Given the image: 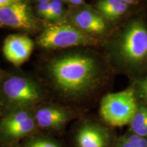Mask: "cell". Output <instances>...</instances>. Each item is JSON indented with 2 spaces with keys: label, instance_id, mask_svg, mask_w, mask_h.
Masks as SVG:
<instances>
[{
  "label": "cell",
  "instance_id": "cell-1",
  "mask_svg": "<svg viewBox=\"0 0 147 147\" xmlns=\"http://www.w3.org/2000/svg\"><path fill=\"white\" fill-rule=\"evenodd\" d=\"M53 83L63 94L76 97L91 89L96 67L93 59L83 55H68L53 60L49 65Z\"/></svg>",
  "mask_w": 147,
  "mask_h": 147
},
{
  "label": "cell",
  "instance_id": "cell-2",
  "mask_svg": "<svg viewBox=\"0 0 147 147\" xmlns=\"http://www.w3.org/2000/svg\"><path fill=\"white\" fill-rule=\"evenodd\" d=\"M135 90L132 88L105 95L101 101L100 113L103 120L111 126L129 125L138 108Z\"/></svg>",
  "mask_w": 147,
  "mask_h": 147
},
{
  "label": "cell",
  "instance_id": "cell-3",
  "mask_svg": "<svg viewBox=\"0 0 147 147\" xmlns=\"http://www.w3.org/2000/svg\"><path fill=\"white\" fill-rule=\"evenodd\" d=\"M97 41L77 27L55 24L47 26L38 39V44L47 49H65L93 45Z\"/></svg>",
  "mask_w": 147,
  "mask_h": 147
},
{
  "label": "cell",
  "instance_id": "cell-4",
  "mask_svg": "<svg viewBox=\"0 0 147 147\" xmlns=\"http://www.w3.org/2000/svg\"><path fill=\"white\" fill-rule=\"evenodd\" d=\"M2 89L6 100L18 109L34 105L42 98L39 86L25 77L14 76L7 78Z\"/></svg>",
  "mask_w": 147,
  "mask_h": 147
},
{
  "label": "cell",
  "instance_id": "cell-5",
  "mask_svg": "<svg viewBox=\"0 0 147 147\" xmlns=\"http://www.w3.org/2000/svg\"><path fill=\"white\" fill-rule=\"evenodd\" d=\"M36 125L35 117L29 111L18 109L0 121V140L5 143L16 142L32 134Z\"/></svg>",
  "mask_w": 147,
  "mask_h": 147
},
{
  "label": "cell",
  "instance_id": "cell-6",
  "mask_svg": "<svg viewBox=\"0 0 147 147\" xmlns=\"http://www.w3.org/2000/svg\"><path fill=\"white\" fill-rule=\"evenodd\" d=\"M121 53L131 61H140L147 57V30L136 23L127 29L123 38Z\"/></svg>",
  "mask_w": 147,
  "mask_h": 147
},
{
  "label": "cell",
  "instance_id": "cell-7",
  "mask_svg": "<svg viewBox=\"0 0 147 147\" xmlns=\"http://www.w3.org/2000/svg\"><path fill=\"white\" fill-rule=\"evenodd\" d=\"M0 24L12 28L34 29L37 23L26 3L18 1L0 8Z\"/></svg>",
  "mask_w": 147,
  "mask_h": 147
},
{
  "label": "cell",
  "instance_id": "cell-8",
  "mask_svg": "<svg viewBox=\"0 0 147 147\" xmlns=\"http://www.w3.org/2000/svg\"><path fill=\"white\" fill-rule=\"evenodd\" d=\"M34 44L29 37L21 34L10 35L3 45L5 59L16 66L25 63L32 54Z\"/></svg>",
  "mask_w": 147,
  "mask_h": 147
},
{
  "label": "cell",
  "instance_id": "cell-9",
  "mask_svg": "<svg viewBox=\"0 0 147 147\" xmlns=\"http://www.w3.org/2000/svg\"><path fill=\"white\" fill-rule=\"evenodd\" d=\"M76 141L78 147H107L110 142V135L102 127L85 124L78 129Z\"/></svg>",
  "mask_w": 147,
  "mask_h": 147
},
{
  "label": "cell",
  "instance_id": "cell-10",
  "mask_svg": "<svg viewBox=\"0 0 147 147\" xmlns=\"http://www.w3.org/2000/svg\"><path fill=\"white\" fill-rule=\"evenodd\" d=\"M36 124L47 129H59L69 120V114L62 108L46 106L40 108L34 115Z\"/></svg>",
  "mask_w": 147,
  "mask_h": 147
},
{
  "label": "cell",
  "instance_id": "cell-11",
  "mask_svg": "<svg viewBox=\"0 0 147 147\" xmlns=\"http://www.w3.org/2000/svg\"><path fill=\"white\" fill-rule=\"evenodd\" d=\"M73 21L77 28L84 32L100 34L106 29V24L103 18L89 10L79 12L74 16Z\"/></svg>",
  "mask_w": 147,
  "mask_h": 147
},
{
  "label": "cell",
  "instance_id": "cell-12",
  "mask_svg": "<svg viewBox=\"0 0 147 147\" xmlns=\"http://www.w3.org/2000/svg\"><path fill=\"white\" fill-rule=\"evenodd\" d=\"M129 132L147 138V102L138 104L133 119L129 123Z\"/></svg>",
  "mask_w": 147,
  "mask_h": 147
},
{
  "label": "cell",
  "instance_id": "cell-13",
  "mask_svg": "<svg viewBox=\"0 0 147 147\" xmlns=\"http://www.w3.org/2000/svg\"><path fill=\"white\" fill-rule=\"evenodd\" d=\"M115 147H147V138L129 132L117 139Z\"/></svg>",
  "mask_w": 147,
  "mask_h": 147
},
{
  "label": "cell",
  "instance_id": "cell-14",
  "mask_svg": "<svg viewBox=\"0 0 147 147\" xmlns=\"http://www.w3.org/2000/svg\"><path fill=\"white\" fill-rule=\"evenodd\" d=\"M127 9V3L121 1L115 5L104 9L101 11V12L106 18L110 19H115L123 15L126 12Z\"/></svg>",
  "mask_w": 147,
  "mask_h": 147
},
{
  "label": "cell",
  "instance_id": "cell-15",
  "mask_svg": "<svg viewBox=\"0 0 147 147\" xmlns=\"http://www.w3.org/2000/svg\"><path fill=\"white\" fill-rule=\"evenodd\" d=\"M25 147H61L58 143L47 138H37L30 140L25 145Z\"/></svg>",
  "mask_w": 147,
  "mask_h": 147
},
{
  "label": "cell",
  "instance_id": "cell-16",
  "mask_svg": "<svg viewBox=\"0 0 147 147\" xmlns=\"http://www.w3.org/2000/svg\"><path fill=\"white\" fill-rule=\"evenodd\" d=\"M62 13V2L60 0H54L50 3V10L46 18L49 20L58 19L61 16Z\"/></svg>",
  "mask_w": 147,
  "mask_h": 147
},
{
  "label": "cell",
  "instance_id": "cell-17",
  "mask_svg": "<svg viewBox=\"0 0 147 147\" xmlns=\"http://www.w3.org/2000/svg\"><path fill=\"white\" fill-rule=\"evenodd\" d=\"M137 95L143 102H147V76L145 77L138 82L137 91H135Z\"/></svg>",
  "mask_w": 147,
  "mask_h": 147
},
{
  "label": "cell",
  "instance_id": "cell-18",
  "mask_svg": "<svg viewBox=\"0 0 147 147\" xmlns=\"http://www.w3.org/2000/svg\"><path fill=\"white\" fill-rule=\"evenodd\" d=\"M121 1H123L122 0H102L98 3L97 7H98L99 10L102 11L104 9L117 4V3L121 2Z\"/></svg>",
  "mask_w": 147,
  "mask_h": 147
},
{
  "label": "cell",
  "instance_id": "cell-19",
  "mask_svg": "<svg viewBox=\"0 0 147 147\" xmlns=\"http://www.w3.org/2000/svg\"><path fill=\"white\" fill-rule=\"evenodd\" d=\"M49 10H50V3L49 2L40 3L38 9L39 14L45 18H47L48 14H49Z\"/></svg>",
  "mask_w": 147,
  "mask_h": 147
},
{
  "label": "cell",
  "instance_id": "cell-20",
  "mask_svg": "<svg viewBox=\"0 0 147 147\" xmlns=\"http://www.w3.org/2000/svg\"><path fill=\"white\" fill-rule=\"evenodd\" d=\"M21 0H0V8H5V7L8 6L13 3L21 1Z\"/></svg>",
  "mask_w": 147,
  "mask_h": 147
},
{
  "label": "cell",
  "instance_id": "cell-21",
  "mask_svg": "<svg viewBox=\"0 0 147 147\" xmlns=\"http://www.w3.org/2000/svg\"><path fill=\"white\" fill-rule=\"evenodd\" d=\"M65 1H68V2L72 3V4L77 5V4H80V3L83 1V0H65Z\"/></svg>",
  "mask_w": 147,
  "mask_h": 147
},
{
  "label": "cell",
  "instance_id": "cell-22",
  "mask_svg": "<svg viewBox=\"0 0 147 147\" xmlns=\"http://www.w3.org/2000/svg\"><path fill=\"white\" fill-rule=\"evenodd\" d=\"M122 1L126 3H133L134 1H136V0H122Z\"/></svg>",
  "mask_w": 147,
  "mask_h": 147
},
{
  "label": "cell",
  "instance_id": "cell-23",
  "mask_svg": "<svg viewBox=\"0 0 147 147\" xmlns=\"http://www.w3.org/2000/svg\"><path fill=\"white\" fill-rule=\"evenodd\" d=\"M38 1L41 3H49L51 0H38Z\"/></svg>",
  "mask_w": 147,
  "mask_h": 147
}]
</instances>
